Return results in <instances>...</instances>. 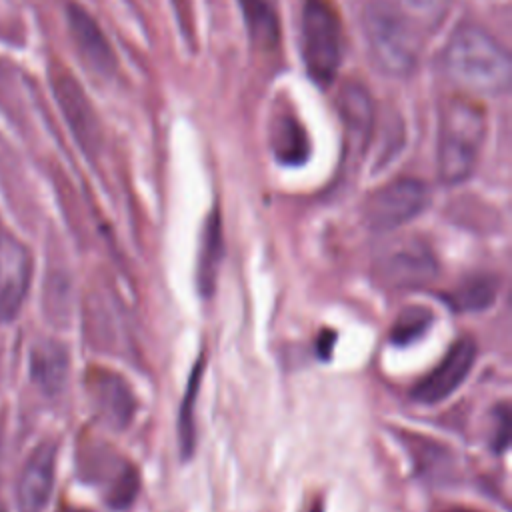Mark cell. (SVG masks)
<instances>
[{"mask_svg": "<svg viewBox=\"0 0 512 512\" xmlns=\"http://www.w3.org/2000/svg\"><path fill=\"white\" fill-rule=\"evenodd\" d=\"M32 260L22 242L0 232V320H12L30 286Z\"/></svg>", "mask_w": 512, "mask_h": 512, "instance_id": "obj_10", "label": "cell"}, {"mask_svg": "<svg viewBox=\"0 0 512 512\" xmlns=\"http://www.w3.org/2000/svg\"><path fill=\"white\" fill-rule=\"evenodd\" d=\"M426 38L446 20L452 0H390Z\"/></svg>", "mask_w": 512, "mask_h": 512, "instance_id": "obj_19", "label": "cell"}, {"mask_svg": "<svg viewBox=\"0 0 512 512\" xmlns=\"http://www.w3.org/2000/svg\"><path fill=\"white\" fill-rule=\"evenodd\" d=\"M86 382L96 416L114 430L126 428L136 412V400L126 380L112 370L94 368Z\"/></svg>", "mask_w": 512, "mask_h": 512, "instance_id": "obj_9", "label": "cell"}, {"mask_svg": "<svg viewBox=\"0 0 512 512\" xmlns=\"http://www.w3.org/2000/svg\"><path fill=\"white\" fill-rule=\"evenodd\" d=\"M56 474V446L54 442H42L26 460L18 488V512H44Z\"/></svg>", "mask_w": 512, "mask_h": 512, "instance_id": "obj_12", "label": "cell"}, {"mask_svg": "<svg viewBox=\"0 0 512 512\" xmlns=\"http://www.w3.org/2000/svg\"><path fill=\"white\" fill-rule=\"evenodd\" d=\"M222 232H220V220L216 214L206 222L200 252H198V266H196V282L204 296H210L216 284L220 260H222Z\"/></svg>", "mask_w": 512, "mask_h": 512, "instance_id": "obj_17", "label": "cell"}, {"mask_svg": "<svg viewBox=\"0 0 512 512\" xmlns=\"http://www.w3.org/2000/svg\"><path fill=\"white\" fill-rule=\"evenodd\" d=\"M372 274L390 290L422 288L438 274L432 248L418 236H400L384 242L372 260Z\"/></svg>", "mask_w": 512, "mask_h": 512, "instance_id": "obj_5", "label": "cell"}, {"mask_svg": "<svg viewBox=\"0 0 512 512\" xmlns=\"http://www.w3.org/2000/svg\"><path fill=\"white\" fill-rule=\"evenodd\" d=\"M444 512H478V510H470V508H450V510H444Z\"/></svg>", "mask_w": 512, "mask_h": 512, "instance_id": "obj_23", "label": "cell"}, {"mask_svg": "<svg viewBox=\"0 0 512 512\" xmlns=\"http://www.w3.org/2000/svg\"><path fill=\"white\" fill-rule=\"evenodd\" d=\"M32 380L46 394H58L68 374V354L58 342H40L30 356Z\"/></svg>", "mask_w": 512, "mask_h": 512, "instance_id": "obj_14", "label": "cell"}, {"mask_svg": "<svg viewBox=\"0 0 512 512\" xmlns=\"http://www.w3.org/2000/svg\"><path fill=\"white\" fill-rule=\"evenodd\" d=\"M252 44L260 50H270L278 42V18L270 0H238Z\"/></svg>", "mask_w": 512, "mask_h": 512, "instance_id": "obj_18", "label": "cell"}, {"mask_svg": "<svg viewBox=\"0 0 512 512\" xmlns=\"http://www.w3.org/2000/svg\"><path fill=\"white\" fill-rule=\"evenodd\" d=\"M498 294V280L492 274L476 272L464 276L448 294L446 302L456 312H482L490 308Z\"/></svg>", "mask_w": 512, "mask_h": 512, "instance_id": "obj_16", "label": "cell"}, {"mask_svg": "<svg viewBox=\"0 0 512 512\" xmlns=\"http://www.w3.org/2000/svg\"><path fill=\"white\" fill-rule=\"evenodd\" d=\"M302 58L318 86H330L342 58L340 22L328 0L302 2Z\"/></svg>", "mask_w": 512, "mask_h": 512, "instance_id": "obj_4", "label": "cell"}, {"mask_svg": "<svg viewBox=\"0 0 512 512\" xmlns=\"http://www.w3.org/2000/svg\"><path fill=\"white\" fill-rule=\"evenodd\" d=\"M56 102L62 110V116L86 154H94L100 148V122L98 116L74 76L68 72H58L52 80Z\"/></svg>", "mask_w": 512, "mask_h": 512, "instance_id": "obj_8", "label": "cell"}, {"mask_svg": "<svg viewBox=\"0 0 512 512\" xmlns=\"http://www.w3.org/2000/svg\"><path fill=\"white\" fill-rule=\"evenodd\" d=\"M430 324H432V312L428 308L408 306L398 314L396 322L392 324L390 338L398 346H408L420 336H424Z\"/></svg>", "mask_w": 512, "mask_h": 512, "instance_id": "obj_21", "label": "cell"}, {"mask_svg": "<svg viewBox=\"0 0 512 512\" xmlns=\"http://www.w3.org/2000/svg\"><path fill=\"white\" fill-rule=\"evenodd\" d=\"M508 438H510V412L506 406H500L496 410V426H494V434H492V448L496 452H502L508 446Z\"/></svg>", "mask_w": 512, "mask_h": 512, "instance_id": "obj_22", "label": "cell"}, {"mask_svg": "<svg viewBox=\"0 0 512 512\" xmlns=\"http://www.w3.org/2000/svg\"><path fill=\"white\" fill-rule=\"evenodd\" d=\"M200 370H202V362H198L194 372L190 374L188 388L182 398L180 412H178V438H180V452L184 458H188L194 452V438H196V434H194V400L198 396Z\"/></svg>", "mask_w": 512, "mask_h": 512, "instance_id": "obj_20", "label": "cell"}, {"mask_svg": "<svg viewBox=\"0 0 512 512\" xmlns=\"http://www.w3.org/2000/svg\"><path fill=\"white\" fill-rule=\"evenodd\" d=\"M444 66L448 76L470 94L498 96L512 82V60L508 50L480 26H460L452 32Z\"/></svg>", "mask_w": 512, "mask_h": 512, "instance_id": "obj_1", "label": "cell"}, {"mask_svg": "<svg viewBox=\"0 0 512 512\" xmlns=\"http://www.w3.org/2000/svg\"><path fill=\"white\" fill-rule=\"evenodd\" d=\"M476 352L474 338H458L444 358L412 388V398L420 404H436L446 400L468 378Z\"/></svg>", "mask_w": 512, "mask_h": 512, "instance_id": "obj_7", "label": "cell"}, {"mask_svg": "<svg viewBox=\"0 0 512 512\" xmlns=\"http://www.w3.org/2000/svg\"><path fill=\"white\" fill-rule=\"evenodd\" d=\"M486 136V114L468 96L450 98L440 112L438 128V176L444 184L468 180L478 164Z\"/></svg>", "mask_w": 512, "mask_h": 512, "instance_id": "obj_2", "label": "cell"}, {"mask_svg": "<svg viewBox=\"0 0 512 512\" xmlns=\"http://www.w3.org/2000/svg\"><path fill=\"white\" fill-rule=\"evenodd\" d=\"M66 22L84 64L98 76H110L116 68L114 50L100 24L80 4L66 6Z\"/></svg>", "mask_w": 512, "mask_h": 512, "instance_id": "obj_11", "label": "cell"}, {"mask_svg": "<svg viewBox=\"0 0 512 512\" xmlns=\"http://www.w3.org/2000/svg\"><path fill=\"white\" fill-rule=\"evenodd\" d=\"M270 148L280 164L300 166L308 160L310 140L294 112H278L270 124Z\"/></svg>", "mask_w": 512, "mask_h": 512, "instance_id": "obj_13", "label": "cell"}, {"mask_svg": "<svg viewBox=\"0 0 512 512\" xmlns=\"http://www.w3.org/2000/svg\"><path fill=\"white\" fill-rule=\"evenodd\" d=\"M428 204V188L416 178H396L374 190L362 208L366 226L374 232L396 230L414 220Z\"/></svg>", "mask_w": 512, "mask_h": 512, "instance_id": "obj_6", "label": "cell"}, {"mask_svg": "<svg viewBox=\"0 0 512 512\" xmlns=\"http://www.w3.org/2000/svg\"><path fill=\"white\" fill-rule=\"evenodd\" d=\"M0 512H4V508H2V506H0Z\"/></svg>", "mask_w": 512, "mask_h": 512, "instance_id": "obj_24", "label": "cell"}, {"mask_svg": "<svg viewBox=\"0 0 512 512\" xmlns=\"http://www.w3.org/2000/svg\"><path fill=\"white\" fill-rule=\"evenodd\" d=\"M338 108H340L344 126L352 136V144L364 146L370 134L372 116H374L370 94L360 84H348L340 90Z\"/></svg>", "mask_w": 512, "mask_h": 512, "instance_id": "obj_15", "label": "cell"}, {"mask_svg": "<svg viewBox=\"0 0 512 512\" xmlns=\"http://www.w3.org/2000/svg\"><path fill=\"white\" fill-rule=\"evenodd\" d=\"M362 26L370 58L384 74L402 78L414 72L428 38L390 0H372Z\"/></svg>", "mask_w": 512, "mask_h": 512, "instance_id": "obj_3", "label": "cell"}]
</instances>
